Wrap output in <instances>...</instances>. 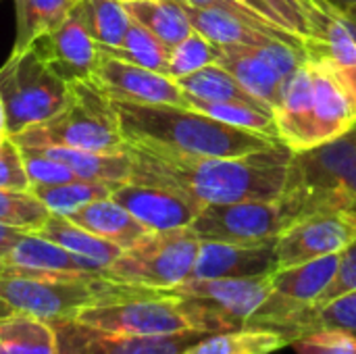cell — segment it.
I'll return each instance as SVG.
<instances>
[{
	"instance_id": "obj_1",
	"label": "cell",
	"mask_w": 356,
	"mask_h": 354,
	"mask_svg": "<svg viewBox=\"0 0 356 354\" xmlns=\"http://www.w3.org/2000/svg\"><path fill=\"white\" fill-rule=\"evenodd\" d=\"M131 182L175 190L204 204L277 200L284 192L292 150L284 144L242 156H188L127 144Z\"/></svg>"
},
{
	"instance_id": "obj_2",
	"label": "cell",
	"mask_w": 356,
	"mask_h": 354,
	"mask_svg": "<svg viewBox=\"0 0 356 354\" xmlns=\"http://www.w3.org/2000/svg\"><path fill=\"white\" fill-rule=\"evenodd\" d=\"M113 108L121 136L131 146L188 156H242L282 144L277 138L227 125L188 106L113 100Z\"/></svg>"
},
{
	"instance_id": "obj_3",
	"label": "cell",
	"mask_w": 356,
	"mask_h": 354,
	"mask_svg": "<svg viewBox=\"0 0 356 354\" xmlns=\"http://www.w3.org/2000/svg\"><path fill=\"white\" fill-rule=\"evenodd\" d=\"M280 202L296 221L315 213H348L356 217V134H348L294 152Z\"/></svg>"
},
{
	"instance_id": "obj_4",
	"label": "cell",
	"mask_w": 356,
	"mask_h": 354,
	"mask_svg": "<svg viewBox=\"0 0 356 354\" xmlns=\"http://www.w3.org/2000/svg\"><path fill=\"white\" fill-rule=\"evenodd\" d=\"M140 286L104 275H0V317L31 315L44 321L73 319L81 309L125 296Z\"/></svg>"
},
{
	"instance_id": "obj_5",
	"label": "cell",
	"mask_w": 356,
	"mask_h": 354,
	"mask_svg": "<svg viewBox=\"0 0 356 354\" xmlns=\"http://www.w3.org/2000/svg\"><path fill=\"white\" fill-rule=\"evenodd\" d=\"M73 100L54 117L10 136L19 146H56L94 152H125L113 100L90 81L69 83Z\"/></svg>"
},
{
	"instance_id": "obj_6",
	"label": "cell",
	"mask_w": 356,
	"mask_h": 354,
	"mask_svg": "<svg viewBox=\"0 0 356 354\" xmlns=\"http://www.w3.org/2000/svg\"><path fill=\"white\" fill-rule=\"evenodd\" d=\"M200 240L190 227L148 232L108 265L106 277L113 282L173 290L192 277Z\"/></svg>"
},
{
	"instance_id": "obj_7",
	"label": "cell",
	"mask_w": 356,
	"mask_h": 354,
	"mask_svg": "<svg viewBox=\"0 0 356 354\" xmlns=\"http://www.w3.org/2000/svg\"><path fill=\"white\" fill-rule=\"evenodd\" d=\"M0 98L8 136L42 123L71 104V86L56 77L31 50L13 52L0 69Z\"/></svg>"
},
{
	"instance_id": "obj_8",
	"label": "cell",
	"mask_w": 356,
	"mask_h": 354,
	"mask_svg": "<svg viewBox=\"0 0 356 354\" xmlns=\"http://www.w3.org/2000/svg\"><path fill=\"white\" fill-rule=\"evenodd\" d=\"M73 321L106 334L125 336H159L194 330L188 309L177 294L150 288H136L125 296L90 305Z\"/></svg>"
},
{
	"instance_id": "obj_9",
	"label": "cell",
	"mask_w": 356,
	"mask_h": 354,
	"mask_svg": "<svg viewBox=\"0 0 356 354\" xmlns=\"http://www.w3.org/2000/svg\"><path fill=\"white\" fill-rule=\"evenodd\" d=\"M169 292L184 298L196 332L217 334L248 325L271 292V275L188 280Z\"/></svg>"
},
{
	"instance_id": "obj_10",
	"label": "cell",
	"mask_w": 356,
	"mask_h": 354,
	"mask_svg": "<svg viewBox=\"0 0 356 354\" xmlns=\"http://www.w3.org/2000/svg\"><path fill=\"white\" fill-rule=\"evenodd\" d=\"M307 58L305 48L269 40L261 46H221L217 65L229 71L248 94L275 108L286 79Z\"/></svg>"
},
{
	"instance_id": "obj_11",
	"label": "cell",
	"mask_w": 356,
	"mask_h": 354,
	"mask_svg": "<svg viewBox=\"0 0 356 354\" xmlns=\"http://www.w3.org/2000/svg\"><path fill=\"white\" fill-rule=\"evenodd\" d=\"M288 225L290 219L277 198L204 204L190 230L200 242L261 244L275 240Z\"/></svg>"
},
{
	"instance_id": "obj_12",
	"label": "cell",
	"mask_w": 356,
	"mask_h": 354,
	"mask_svg": "<svg viewBox=\"0 0 356 354\" xmlns=\"http://www.w3.org/2000/svg\"><path fill=\"white\" fill-rule=\"evenodd\" d=\"M307 19V56L323 65L356 106V33L348 15L327 0H300Z\"/></svg>"
},
{
	"instance_id": "obj_13",
	"label": "cell",
	"mask_w": 356,
	"mask_h": 354,
	"mask_svg": "<svg viewBox=\"0 0 356 354\" xmlns=\"http://www.w3.org/2000/svg\"><path fill=\"white\" fill-rule=\"evenodd\" d=\"M340 255H327L271 273V292L246 328H273L296 311L319 303L338 269Z\"/></svg>"
},
{
	"instance_id": "obj_14",
	"label": "cell",
	"mask_w": 356,
	"mask_h": 354,
	"mask_svg": "<svg viewBox=\"0 0 356 354\" xmlns=\"http://www.w3.org/2000/svg\"><path fill=\"white\" fill-rule=\"evenodd\" d=\"M56 332L58 354H184L204 332H177L159 336H125L92 330L73 319L50 321Z\"/></svg>"
},
{
	"instance_id": "obj_15",
	"label": "cell",
	"mask_w": 356,
	"mask_h": 354,
	"mask_svg": "<svg viewBox=\"0 0 356 354\" xmlns=\"http://www.w3.org/2000/svg\"><path fill=\"white\" fill-rule=\"evenodd\" d=\"M356 238V217L348 213H315L292 221L275 238L277 269L340 255Z\"/></svg>"
},
{
	"instance_id": "obj_16",
	"label": "cell",
	"mask_w": 356,
	"mask_h": 354,
	"mask_svg": "<svg viewBox=\"0 0 356 354\" xmlns=\"http://www.w3.org/2000/svg\"><path fill=\"white\" fill-rule=\"evenodd\" d=\"M92 81L111 100L186 106V94L173 77L106 56L102 52Z\"/></svg>"
},
{
	"instance_id": "obj_17",
	"label": "cell",
	"mask_w": 356,
	"mask_h": 354,
	"mask_svg": "<svg viewBox=\"0 0 356 354\" xmlns=\"http://www.w3.org/2000/svg\"><path fill=\"white\" fill-rule=\"evenodd\" d=\"M29 48L65 83L90 81L100 61L98 44L73 17L35 38Z\"/></svg>"
},
{
	"instance_id": "obj_18",
	"label": "cell",
	"mask_w": 356,
	"mask_h": 354,
	"mask_svg": "<svg viewBox=\"0 0 356 354\" xmlns=\"http://www.w3.org/2000/svg\"><path fill=\"white\" fill-rule=\"evenodd\" d=\"M111 198L125 211H129L150 232L190 227V223L202 209L200 202L186 194L136 182L119 184Z\"/></svg>"
},
{
	"instance_id": "obj_19",
	"label": "cell",
	"mask_w": 356,
	"mask_h": 354,
	"mask_svg": "<svg viewBox=\"0 0 356 354\" xmlns=\"http://www.w3.org/2000/svg\"><path fill=\"white\" fill-rule=\"evenodd\" d=\"M56 273L106 277V269L100 263L69 252L67 248L46 238H40L33 232H25L10 246V250L0 263V275H56Z\"/></svg>"
},
{
	"instance_id": "obj_20",
	"label": "cell",
	"mask_w": 356,
	"mask_h": 354,
	"mask_svg": "<svg viewBox=\"0 0 356 354\" xmlns=\"http://www.w3.org/2000/svg\"><path fill=\"white\" fill-rule=\"evenodd\" d=\"M277 269L275 240L261 244L200 242L190 280L263 277Z\"/></svg>"
},
{
	"instance_id": "obj_21",
	"label": "cell",
	"mask_w": 356,
	"mask_h": 354,
	"mask_svg": "<svg viewBox=\"0 0 356 354\" xmlns=\"http://www.w3.org/2000/svg\"><path fill=\"white\" fill-rule=\"evenodd\" d=\"M275 131L292 152L315 148L313 140V79L309 58L286 79L282 98L273 108Z\"/></svg>"
},
{
	"instance_id": "obj_22",
	"label": "cell",
	"mask_w": 356,
	"mask_h": 354,
	"mask_svg": "<svg viewBox=\"0 0 356 354\" xmlns=\"http://www.w3.org/2000/svg\"><path fill=\"white\" fill-rule=\"evenodd\" d=\"M313 79V140L315 146L348 134L356 125V106L342 83L309 58Z\"/></svg>"
},
{
	"instance_id": "obj_23",
	"label": "cell",
	"mask_w": 356,
	"mask_h": 354,
	"mask_svg": "<svg viewBox=\"0 0 356 354\" xmlns=\"http://www.w3.org/2000/svg\"><path fill=\"white\" fill-rule=\"evenodd\" d=\"M65 217L73 221L75 225L88 230L90 234L102 240H108L121 248H129L131 244H136L140 238H144L150 232L113 198L94 200L90 204H83L67 213Z\"/></svg>"
},
{
	"instance_id": "obj_24",
	"label": "cell",
	"mask_w": 356,
	"mask_h": 354,
	"mask_svg": "<svg viewBox=\"0 0 356 354\" xmlns=\"http://www.w3.org/2000/svg\"><path fill=\"white\" fill-rule=\"evenodd\" d=\"M323 328L344 330V332H350L356 336V290L346 292L334 300L319 303V305L307 307L302 311H296L294 315L275 323L269 330L280 332L288 340V346H290V342L294 338H298L307 332L323 330Z\"/></svg>"
},
{
	"instance_id": "obj_25",
	"label": "cell",
	"mask_w": 356,
	"mask_h": 354,
	"mask_svg": "<svg viewBox=\"0 0 356 354\" xmlns=\"http://www.w3.org/2000/svg\"><path fill=\"white\" fill-rule=\"evenodd\" d=\"M40 148L48 156L67 165L79 179L125 184V182H131V175H134L129 150H125V152H94V150L56 148V146H40Z\"/></svg>"
},
{
	"instance_id": "obj_26",
	"label": "cell",
	"mask_w": 356,
	"mask_h": 354,
	"mask_svg": "<svg viewBox=\"0 0 356 354\" xmlns=\"http://www.w3.org/2000/svg\"><path fill=\"white\" fill-rule=\"evenodd\" d=\"M181 4H184V10L188 15L192 29L202 33L207 40H211L217 46H261V44L273 40L227 10L198 8V6H190L186 2H181Z\"/></svg>"
},
{
	"instance_id": "obj_27",
	"label": "cell",
	"mask_w": 356,
	"mask_h": 354,
	"mask_svg": "<svg viewBox=\"0 0 356 354\" xmlns=\"http://www.w3.org/2000/svg\"><path fill=\"white\" fill-rule=\"evenodd\" d=\"M123 6L131 21L146 27L169 50L194 31L181 0H127Z\"/></svg>"
},
{
	"instance_id": "obj_28",
	"label": "cell",
	"mask_w": 356,
	"mask_h": 354,
	"mask_svg": "<svg viewBox=\"0 0 356 354\" xmlns=\"http://www.w3.org/2000/svg\"><path fill=\"white\" fill-rule=\"evenodd\" d=\"M33 234H38L40 238H46V240L63 246V248H67L69 252H75V255L86 257L90 261H96L104 269H108V265L123 250L121 246L90 234L88 230L75 225L73 221H69L65 215H58V213H50L48 219L44 221V225Z\"/></svg>"
},
{
	"instance_id": "obj_29",
	"label": "cell",
	"mask_w": 356,
	"mask_h": 354,
	"mask_svg": "<svg viewBox=\"0 0 356 354\" xmlns=\"http://www.w3.org/2000/svg\"><path fill=\"white\" fill-rule=\"evenodd\" d=\"M69 17L100 46H119L131 23L121 0H75Z\"/></svg>"
},
{
	"instance_id": "obj_30",
	"label": "cell",
	"mask_w": 356,
	"mask_h": 354,
	"mask_svg": "<svg viewBox=\"0 0 356 354\" xmlns=\"http://www.w3.org/2000/svg\"><path fill=\"white\" fill-rule=\"evenodd\" d=\"M0 354H58L56 332L50 321L31 315H2Z\"/></svg>"
},
{
	"instance_id": "obj_31",
	"label": "cell",
	"mask_w": 356,
	"mask_h": 354,
	"mask_svg": "<svg viewBox=\"0 0 356 354\" xmlns=\"http://www.w3.org/2000/svg\"><path fill=\"white\" fill-rule=\"evenodd\" d=\"M288 346V340L273 330L240 328L209 334L184 354H273Z\"/></svg>"
},
{
	"instance_id": "obj_32",
	"label": "cell",
	"mask_w": 356,
	"mask_h": 354,
	"mask_svg": "<svg viewBox=\"0 0 356 354\" xmlns=\"http://www.w3.org/2000/svg\"><path fill=\"white\" fill-rule=\"evenodd\" d=\"M186 96L207 102H246L254 106H267L263 100L248 94L238 79L221 65H207L190 75L175 79ZM271 108V106H269Z\"/></svg>"
},
{
	"instance_id": "obj_33",
	"label": "cell",
	"mask_w": 356,
	"mask_h": 354,
	"mask_svg": "<svg viewBox=\"0 0 356 354\" xmlns=\"http://www.w3.org/2000/svg\"><path fill=\"white\" fill-rule=\"evenodd\" d=\"M75 0H15L17 10V38L13 52H23L42 33L58 27Z\"/></svg>"
},
{
	"instance_id": "obj_34",
	"label": "cell",
	"mask_w": 356,
	"mask_h": 354,
	"mask_svg": "<svg viewBox=\"0 0 356 354\" xmlns=\"http://www.w3.org/2000/svg\"><path fill=\"white\" fill-rule=\"evenodd\" d=\"M119 184L113 182H92V179H73L65 184L50 186H29V192L50 211L58 215H67L83 204L94 200L111 198Z\"/></svg>"
},
{
	"instance_id": "obj_35",
	"label": "cell",
	"mask_w": 356,
	"mask_h": 354,
	"mask_svg": "<svg viewBox=\"0 0 356 354\" xmlns=\"http://www.w3.org/2000/svg\"><path fill=\"white\" fill-rule=\"evenodd\" d=\"M98 50L106 56H113V58H119V61L167 75L169 48L136 21L129 23L125 38L119 46H100L98 44Z\"/></svg>"
},
{
	"instance_id": "obj_36",
	"label": "cell",
	"mask_w": 356,
	"mask_h": 354,
	"mask_svg": "<svg viewBox=\"0 0 356 354\" xmlns=\"http://www.w3.org/2000/svg\"><path fill=\"white\" fill-rule=\"evenodd\" d=\"M186 106L200 111L213 119H219L227 125L277 138L273 108H269V106H254V104H246V102H207V100H198L192 96H186Z\"/></svg>"
},
{
	"instance_id": "obj_37",
	"label": "cell",
	"mask_w": 356,
	"mask_h": 354,
	"mask_svg": "<svg viewBox=\"0 0 356 354\" xmlns=\"http://www.w3.org/2000/svg\"><path fill=\"white\" fill-rule=\"evenodd\" d=\"M50 211L29 190L0 188V223L23 232H38Z\"/></svg>"
},
{
	"instance_id": "obj_38",
	"label": "cell",
	"mask_w": 356,
	"mask_h": 354,
	"mask_svg": "<svg viewBox=\"0 0 356 354\" xmlns=\"http://www.w3.org/2000/svg\"><path fill=\"white\" fill-rule=\"evenodd\" d=\"M219 54H221V46L213 44L202 33L192 31L188 38H184L177 46L169 50L167 75L173 79H179L207 65H217Z\"/></svg>"
},
{
	"instance_id": "obj_39",
	"label": "cell",
	"mask_w": 356,
	"mask_h": 354,
	"mask_svg": "<svg viewBox=\"0 0 356 354\" xmlns=\"http://www.w3.org/2000/svg\"><path fill=\"white\" fill-rule=\"evenodd\" d=\"M190 6H198V8H219V10H227L232 15H236L238 19L250 23L252 27H257L259 31H263L265 35L273 38V40H280V42H286V44H292V46H298V48H305V42L300 38H296L294 33L282 29L280 25L267 21L265 17H261L259 13H254L252 8H248L246 4H242L240 0H181Z\"/></svg>"
},
{
	"instance_id": "obj_40",
	"label": "cell",
	"mask_w": 356,
	"mask_h": 354,
	"mask_svg": "<svg viewBox=\"0 0 356 354\" xmlns=\"http://www.w3.org/2000/svg\"><path fill=\"white\" fill-rule=\"evenodd\" d=\"M290 346L296 354H356V336L344 330L323 328L294 338Z\"/></svg>"
},
{
	"instance_id": "obj_41",
	"label": "cell",
	"mask_w": 356,
	"mask_h": 354,
	"mask_svg": "<svg viewBox=\"0 0 356 354\" xmlns=\"http://www.w3.org/2000/svg\"><path fill=\"white\" fill-rule=\"evenodd\" d=\"M21 156L31 186H50V184H65V182L79 179L67 165L48 156L42 148L21 146Z\"/></svg>"
},
{
	"instance_id": "obj_42",
	"label": "cell",
	"mask_w": 356,
	"mask_h": 354,
	"mask_svg": "<svg viewBox=\"0 0 356 354\" xmlns=\"http://www.w3.org/2000/svg\"><path fill=\"white\" fill-rule=\"evenodd\" d=\"M29 177L25 173L21 146L10 138L0 140V188L8 190H29Z\"/></svg>"
},
{
	"instance_id": "obj_43",
	"label": "cell",
	"mask_w": 356,
	"mask_h": 354,
	"mask_svg": "<svg viewBox=\"0 0 356 354\" xmlns=\"http://www.w3.org/2000/svg\"><path fill=\"white\" fill-rule=\"evenodd\" d=\"M353 290H356V238L340 252L336 275H334L332 284L327 286V290L323 292V296L319 298V303L334 300V298H338L346 292H353Z\"/></svg>"
},
{
	"instance_id": "obj_44",
	"label": "cell",
	"mask_w": 356,
	"mask_h": 354,
	"mask_svg": "<svg viewBox=\"0 0 356 354\" xmlns=\"http://www.w3.org/2000/svg\"><path fill=\"white\" fill-rule=\"evenodd\" d=\"M267 2L275 10V15L280 17L284 29H288L290 33H294L296 38H300L305 42L307 19H305V10H302L300 0H267Z\"/></svg>"
},
{
	"instance_id": "obj_45",
	"label": "cell",
	"mask_w": 356,
	"mask_h": 354,
	"mask_svg": "<svg viewBox=\"0 0 356 354\" xmlns=\"http://www.w3.org/2000/svg\"><path fill=\"white\" fill-rule=\"evenodd\" d=\"M23 234H25L23 230L8 227V225H2V223H0V263H2V259L6 257V252L10 250V246H13Z\"/></svg>"
},
{
	"instance_id": "obj_46",
	"label": "cell",
	"mask_w": 356,
	"mask_h": 354,
	"mask_svg": "<svg viewBox=\"0 0 356 354\" xmlns=\"http://www.w3.org/2000/svg\"><path fill=\"white\" fill-rule=\"evenodd\" d=\"M344 13H356V0H327Z\"/></svg>"
},
{
	"instance_id": "obj_47",
	"label": "cell",
	"mask_w": 356,
	"mask_h": 354,
	"mask_svg": "<svg viewBox=\"0 0 356 354\" xmlns=\"http://www.w3.org/2000/svg\"><path fill=\"white\" fill-rule=\"evenodd\" d=\"M8 136V129H6V113H4V104H2V98H0V140Z\"/></svg>"
},
{
	"instance_id": "obj_48",
	"label": "cell",
	"mask_w": 356,
	"mask_h": 354,
	"mask_svg": "<svg viewBox=\"0 0 356 354\" xmlns=\"http://www.w3.org/2000/svg\"><path fill=\"white\" fill-rule=\"evenodd\" d=\"M348 15V19H350V23H353V27H355V33H356V13H346Z\"/></svg>"
},
{
	"instance_id": "obj_49",
	"label": "cell",
	"mask_w": 356,
	"mask_h": 354,
	"mask_svg": "<svg viewBox=\"0 0 356 354\" xmlns=\"http://www.w3.org/2000/svg\"><path fill=\"white\" fill-rule=\"evenodd\" d=\"M353 129H355V134H356V125H355V127H353Z\"/></svg>"
},
{
	"instance_id": "obj_50",
	"label": "cell",
	"mask_w": 356,
	"mask_h": 354,
	"mask_svg": "<svg viewBox=\"0 0 356 354\" xmlns=\"http://www.w3.org/2000/svg\"><path fill=\"white\" fill-rule=\"evenodd\" d=\"M121 2H127V0H121Z\"/></svg>"
}]
</instances>
